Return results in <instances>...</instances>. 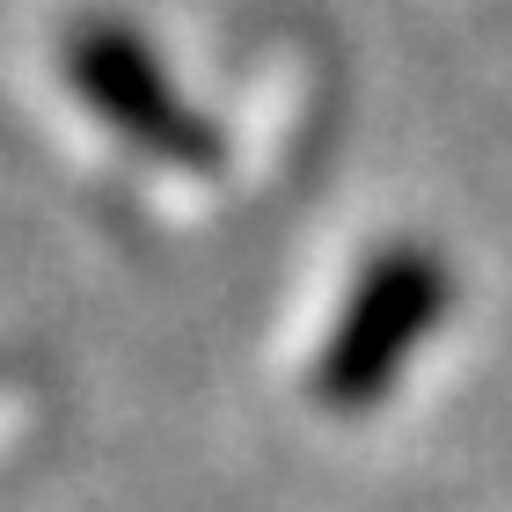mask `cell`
I'll list each match as a JSON object with an SVG mask.
<instances>
[{
	"label": "cell",
	"instance_id": "cell-1",
	"mask_svg": "<svg viewBox=\"0 0 512 512\" xmlns=\"http://www.w3.org/2000/svg\"><path fill=\"white\" fill-rule=\"evenodd\" d=\"M59 66L74 81V96L125 139V147L169 161V169H220V139L176 96L169 66L147 37L118 15H74L59 37Z\"/></svg>",
	"mask_w": 512,
	"mask_h": 512
},
{
	"label": "cell",
	"instance_id": "cell-2",
	"mask_svg": "<svg viewBox=\"0 0 512 512\" xmlns=\"http://www.w3.org/2000/svg\"><path fill=\"white\" fill-rule=\"evenodd\" d=\"M439 300H447V278H439L432 249H388L366 286L352 293V315L330 337V359H322V395L330 403H366L381 395L388 374L403 366V352L432 330Z\"/></svg>",
	"mask_w": 512,
	"mask_h": 512
}]
</instances>
